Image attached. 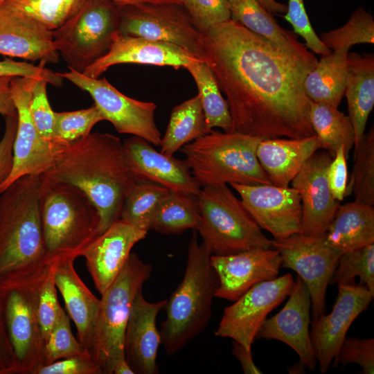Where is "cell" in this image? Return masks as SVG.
<instances>
[{
    "label": "cell",
    "mask_w": 374,
    "mask_h": 374,
    "mask_svg": "<svg viewBox=\"0 0 374 374\" xmlns=\"http://www.w3.org/2000/svg\"><path fill=\"white\" fill-rule=\"evenodd\" d=\"M202 48L233 131L262 139L315 135L303 88L313 68L231 19L203 33Z\"/></svg>",
    "instance_id": "6da1fadb"
},
{
    "label": "cell",
    "mask_w": 374,
    "mask_h": 374,
    "mask_svg": "<svg viewBox=\"0 0 374 374\" xmlns=\"http://www.w3.org/2000/svg\"><path fill=\"white\" fill-rule=\"evenodd\" d=\"M44 176L82 190L100 215V234L120 219L125 198L136 182L123 143L111 134L94 132L63 145Z\"/></svg>",
    "instance_id": "7a4b0ae2"
},
{
    "label": "cell",
    "mask_w": 374,
    "mask_h": 374,
    "mask_svg": "<svg viewBox=\"0 0 374 374\" xmlns=\"http://www.w3.org/2000/svg\"><path fill=\"white\" fill-rule=\"evenodd\" d=\"M41 175H25L0 195V283L45 265L40 211Z\"/></svg>",
    "instance_id": "3957f363"
},
{
    "label": "cell",
    "mask_w": 374,
    "mask_h": 374,
    "mask_svg": "<svg viewBox=\"0 0 374 374\" xmlns=\"http://www.w3.org/2000/svg\"><path fill=\"white\" fill-rule=\"evenodd\" d=\"M212 253L198 242L193 230L188 248L184 277L167 300L166 319L161 325V344L168 355L181 350L202 332L212 315V303L219 285L211 265Z\"/></svg>",
    "instance_id": "277c9868"
},
{
    "label": "cell",
    "mask_w": 374,
    "mask_h": 374,
    "mask_svg": "<svg viewBox=\"0 0 374 374\" xmlns=\"http://www.w3.org/2000/svg\"><path fill=\"white\" fill-rule=\"evenodd\" d=\"M262 139L212 130L179 150L202 187L235 183L272 184L256 157Z\"/></svg>",
    "instance_id": "5b68a950"
},
{
    "label": "cell",
    "mask_w": 374,
    "mask_h": 374,
    "mask_svg": "<svg viewBox=\"0 0 374 374\" xmlns=\"http://www.w3.org/2000/svg\"><path fill=\"white\" fill-rule=\"evenodd\" d=\"M40 211L46 251L50 256H81L100 234V215L78 187L41 175Z\"/></svg>",
    "instance_id": "8992f818"
},
{
    "label": "cell",
    "mask_w": 374,
    "mask_h": 374,
    "mask_svg": "<svg viewBox=\"0 0 374 374\" xmlns=\"http://www.w3.org/2000/svg\"><path fill=\"white\" fill-rule=\"evenodd\" d=\"M196 231L212 255L226 256L254 248H273L240 199L227 184L202 187L197 195Z\"/></svg>",
    "instance_id": "52a82bcc"
},
{
    "label": "cell",
    "mask_w": 374,
    "mask_h": 374,
    "mask_svg": "<svg viewBox=\"0 0 374 374\" xmlns=\"http://www.w3.org/2000/svg\"><path fill=\"white\" fill-rule=\"evenodd\" d=\"M152 266L131 253L112 283L101 294L90 357L103 374H113L125 359L124 337L133 302L152 273Z\"/></svg>",
    "instance_id": "ba28073f"
},
{
    "label": "cell",
    "mask_w": 374,
    "mask_h": 374,
    "mask_svg": "<svg viewBox=\"0 0 374 374\" xmlns=\"http://www.w3.org/2000/svg\"><path fill=\"white\" fill-rule=\"evenodd\" d=\"M53 257L37 270L0 283V305L19 374H33L42 363L44 342L37 317V294Z\"/></svg>",
    "instance_id": "9c48e42d"
},
{
    "label": "cell",
    "mask_w": 374,
    "mask_h": 374,
    "mask_svg": "<svg viewBox=\"0 0 374 374\" xmlns=\"http://www.w3.org/2000/svg\"><path fill=\"white\" fill-rule=\"evenodd\" d=\"M119 24L118 6L86 0L74 15L52 30L53 44L69 69L82 73L108 51Z\"/></svg>",
    "instance_id": "30bf717a"
},
{
    "label": "cell",
    "mask_w": 374,
    "mask_h": 374,
    "mask_svg": "<svg viewBox=\"0 0 374 374\" xmlns=\"http://www.w3.org/2000/svg\"><path fill=\"white\" fill-rule=\"evenodd\" d=\"M119 9L121 33L176 45L204 62L203 33L182 5L146 2Z\"/></svg>",
    "instance_id": "8fae6325"
},
{
    "label": "cell",
    "mask_w": 374,
    "mask_h": 374,
    "mask_svg": "<svg viewBox=\"0 0 374 374\" xmlns=\"http://www.w3.org/2000/svg\"><path fill=\"white\" fill-rule=\"evenodd\" d=\"M271 244L280 253L281 267L295 271L306 284L312 319H317L325 314L326 290L342 253L326 243L324 234L296 233L273 239Z\"/></svg>",
    "instance_id": "7c38bea8"
},
{
    "label": "cell",
    "mask_w": 374,
    "mask_h": 374,
    "mask_svg": "<svg viewBox=\"0 0 374 374\" xmlns=\"http://www.w3.org/2000/svg\"><path fill=\"white\" fill-rule=\"evenodd\" d=\"M59 74L87 91L103 120L109 121L118 133L141 137L156 146L160 145L161 133L154 118L155 103L123 94L105 78H92L72 69Z\"/></svg>",
    "instance_id": "4fadbf2b"
},
{
    "label": "cell",
    "mask_w": 374,
    "mask_h": 374,
    "mask_svg": "<svg viewBox=\"0 0 374 374\" xmlns=\"http://www.w3.org/2000/svg\"><path fill=\"white\" fill-rule=\"evenodd\" d=\"M294 285L287 273L253 285L224 309L215 335L231 338L251 350L267 315L289 296Z\"/></svg>",
    "instance_id": "5bb4252c"
},
{
    "label": "cell",
    "mask_w": 374,
    "mask_h": 374,
    "mask_svg": "<svg viewBox=\"0 0 374 374\" xmlns=\"http://www.w3.org/2000/svg\"><path fill=\"white\" fill-rule=\"evenodd\" d=\"M39 80L41 79L28 77H13L11 80L17 125L13 145L12 171L0 187V194L16 179L25 175H42L53 164L57 150L39 135L29 112L32 93Z\"/></svg>",
    "instance_id": "9a60e30c"
},
{
    "label": "cell",
    "mask_w": 374,
    "mask_h": 374,
    "mask_svg": "<svg viewBox=\"0 0 374 374\" xmlns=\"http://www.w3.org/2000/svg\"><path fill=\"white\" fill-rule=\"evenodd\" d=\"M229 185L239 194L244 207L260 227L280 239L302 233V206L298 191L273 184Z\"/></svg>",
    "instance_id": "2e32d148"
},
{
    "label": "cell",
    "mask_w": 374,
    "mask_h": 374,
    "mask_svg": "<svg viewBox=\"0 0 374 374\" xmlns=\"http://www.w3.org/2000/svg\"><path fill=\"white\" fill-rule=\"evenodd\" d=\"M373 299L364 285H338L337 297L330 313L311 321L310 338L321 373L328 371L350 326Z\"/></svg>",
    "instance_id": "e0dca14e"
},
{
    "label": "cell",
    "mask_w": 374,
    "mask_h": 374,
    "mask_svg": "<svg viewBox=\"0 0 374 374\" xmlns=\"http://www.w3.org/2000/svg\"><path fill=\"white\" fill-rule=\"evenodd\" d=\"M311 305L308 288L298 276L285 306L265 321L256 336L289 346L299 357L297 364L309 371H313L317 363L310 333Z\"/></svg>",
    "instance_id": "ac0fdd59"
},
{
    "label": "cell",
    "mask_w": 374,
    "mask_h": 374,
    "mask_svg": "<svg viewBox=\"0 0 374 374\" xmlns=\"http://www.w3.org/2000/svg\"><path fill=\"white\" fill-rule=\"evenodd\" d=\"M219 285L215 296L235 301L253 285L276 278L282 258L274 248H254L226 256L211 255Z\"/></svg>",
    "instance_id": "d6986e66"
},
{
    "label": "cell",
    "mask_w": 374,
    "mask_h": 374,
    "mask_svg": "<svg viewBox=\"0 0 374 374\" xmlns=\"http://www.w3.org/2000/svg\"><path fill=\"white\" fill-rule=\"evenodd\" d=\"M125 160L136 181L161 185L171 193L197 196L202 188L186 160L168 156L136 136L123 143Z\"/></svg>",
    "instance_id": "ffe728a7"
},
{
    "label": "cell",
    "mask_w": 374,
    "mask_h": 374,
    "mask_svg": "<svg viewBox=\"0 0 374 374\" xmlns=\"http://www.w3.org/2000/svg\"><path fill=\"white\" fill-rule=\"evenodd\" d=\"M333 157L327 151H317L291 181L300 196L302 229L308 235L324 234L339 206L329 188L326 172Z\"/></svg>",
    "instance_id": "44dd1931"
},
{
    "label": "cell",
    "mask_w": 374,
    "mask_h": 374,
    "mask_svg": "<svg viewBox=\"0 0 374 374\" xmlns=\"http://www.w3.org/2000/svg\"><path fill=\"white\" fill-rule=\"evenodd\" d=\"M147 233V231L118 219L84 248L81 256L85 258L88 271L100 294L120 274L133 247Z\"/></svg>",
    "instance_id": "7402d4cb"
},
{
    "label": "cell",
    "mask_w": 374,
    "mask_h": 374,
    "mask_svg": "<svg viewBox=\"0 0 374 374\" xmlns=\"http://www.w3.org/2000/svg\"><path fill=\"white\" fill-rule=\"evenodd\" d=\"M195 60H201L176 45L123 35L118 30L112 37L108 51L82 73L98 78L109 67L119 64L168 66L178 69Z\"/></svg>",
    "instance_id": "603a6c76"
},
{
    "label": "cell",
    "mask_w": 374,
    "mask_h": 374,
    "mask_svg": "<svg viewBox=\"0 0 374 374\" xmlns=\"http://www.w3.org/2000/svg\"><path fill=\"white\" fill-rule=\"evenodd\" d=\"M167 300L148 301L140 290L133 302L124 337V352L127 362L136 374L158 373L157 356L161 344L157 317Z\"/></svg>",
    "instance_id": "cb8c5ba5"
},
{
    "label": "cell",
    "mask_w": 374,
    "mask_h": 374,
    "mask_svg": "<svg viewBox=\"0 0 374 374\" xmlns=\"http://www.w3.org/2000/svg\"><path fill=\"white\" fill-rule=\"evenodd\" d=\"M0 54L55 64L60 54L52 31L32 17L0 6Z\"/></svg>",
    "instance_id": "d4e9b609"
},
{
    "label": "cell",
    "mask_w": 374,
    "mask_h": 374,
    "mask_svg": "<svg viewBox=\"0 0 374 374\" xmlns=\"http://www.w3.org/2000/svg\"><path fill=\"white\" fill-rule=\"evenodd\" d=\"M76 258L72 254L56 256L54 278L67 314L75 325L78 339L89 354L100 300L77 274L74 267Z\"/></svg>",
    "instance_id": "484cf974"
},
{
    "label": "cell",
    "mask_w": 374,
    "mask_h": 374,
    "mask_svg": "<svg viewBox=\"0 0 374 374\" xmlns=\"http://www.w3.org/2000/svg\"><path fill=\"white\" fill-rule=\"evenodd\" d=\"M320 149L316 135L265 139L257 146L256 157L273 185L288 187L305 163Z\"/></svg>",
    "instance_id": "4316f807"
},
{
    "label": "cell",
    "mask_w": 374,
    "mask_h": 374,
    "mask_svg": "<svg viewBox=\"0 0 374 374\" xmlns=\"http://www.w3.org/2000/svg\"><path fill=\"white\" fill-rule=\"evenodd\" d=\"M231 19L278 46L288 55L314 68L318 60L296 34L280 27L258 0H228Z\"/></svg>",
    "instance_id": "83f0119b"
},
{
    "label": "cell",
    "mask_w": 374,
    "mask_h": 374,
    "mask_svg": "<svg viewBox=\"0 0 374 374\" xmlns=\"http://www.w3.org/2000/svg\"><path fill=\"white\" fill-rule=\"evenodd\" d=\"M348 116L355 132V148L361 141L374 106V55L348 54V75L344 91Z\"/></svg>",
    "instance_id": "f1b7e54d"
},
{
    "label": "cell",
    "mask_w": 374,
    "mask_h": 374,
    "mask_svg": "<svg viewBox=\"0 0 374 374\" xmlns=\"http://www.w3.org/2000/svg\"><path fill=\"white\" fill-rule=\"evenodd\" d=\"M324 238L342 253L374 244L373 206L355 201L339 204Z\"/></svg>",
    "instance_id": "f546056e"
},
{
    "label": "cell",
    "mask_w": 374,
    "mask_h": 374,
    "mask_svg": "<svg viewBox=\"0 0 374 374\" xmlns=\"http://www.w3.org/2000/svg\"><path fill=\"white\" fill-rule=\"evenodd\" d=\"M348 48H339L322 55L307 74L303 88L312 102L339 107L348 75Z\"/></svg>",
    "instance_id": "4dcf8cb0"
},
{
    "label": "cell",
    "mask_w": 374,
    "mask_h": 374,
    "mask_svg": "<svg viewBox=\"0 0 374 374\" xmlns=\"http://www.w3.org/2000/svg\"><path fill=\"white\" fill-rule=\"evenodd\" d=\"M310 118L321 149L332 157L343 146L346 159L355 144V132L348 116L332 105L311 102Z\"/></svg>",
    "instance_id": "1f68e13d"
},
{
    "label": "cell",
    "mask_w": 374,
    "mask_h": 374,
    "mask_svg": "<svg viewBox=\"0 0 374 374\" xmlns=\"http://www.w3.org/2000/svg\"><path fill=\"white\" fill-rule=\"evenodd\" d=\"M206 133L205 116L197 94L172 109L161 140L160 152L172 156L184 145Z\"/></svg>",
    "instance_id": "d6a6232c"
},
{
    "label": "cell",
    "mask_w": 374,
    "mask_h": 374,
    "mask_svg": "<svg viewBox=\"0 0 374 374\" xmlns=\"http://www.w3.org/2000/svg\"><path fill=\"white\" fill-rule=\"evenodd\" d=\"M185 69L193 78L205 116L207 133L219 127L225 132L233 131V121L228 103L210 66L204 61L195 60Z\"/></svg>",
    "instance_id": "836d02e7"
},
{
    "label": "cell",
    "mask_w": 374,
    "mask_h": 374,
    "mask_svg": "<svg viewBox=\"0 0 374 374\" xmlns=\"http://www.w3.org/2000/svg\"><path fill=\"white\" fill-rule=\"evenodd\" d=\"M199 222L197 196L170 192L155 210L150 229L163 234H178L196 230Z\"/></svg>",
    "instance_id": "e575fe53"
},
{
    "label": "cell",
    "mask_w": 374,
    "mask_h": 374,
    "mask_svg": "<svg viewBox=\"0 0 374 374\" xmlns=\"http://www.w3.org/2000/svg\"><path fill=\"white\" fill-rule=\"evenodd\" d=\"M170 192L155 183L136 181L125 198L120 219L148 231L155 210Z\"/></svg>",
    "instance_id": "d590c367"
},
{
    "label": "cell",
    "mask_w": 374,
    "mask_h": 374,
    "mask_svg": "<svg viewBox=\"0 0 374 374\" xmlns=\"http://www.w3.org/2000/svg\"><path fill=\"white\" fill-rule=\"evenodd\" d=\"M353 195L354 201L374 205V130L364 134L355 148L354 166L347 184L345 197Z\"/></svg>",
    "instance_id": "8d00e7d4"
},
{
    "label": "cell",
    "mask_w": 374,
    "mask_h": 374,
    "mask_svg": "<svg viewBox=\"0 0 374 374\" xmlns=\"http://www.w3.org/2000/svg\"><path fill=\"white\" fill-rule=\"evenodd\" d=\"M86 0H6L1 5L24 13L50 30L63 25Z\"/></svg>",
    "instance_id": "74e56055"
},
{
    "label": "cell",
    "mask_w": 374,
    "mask_h": 374,
    "mask_svg": "<svg viewBox=\"0 0 374 374\" xmlns=\"http://www.w3.org/2000/svg\"><path fill=\"white\" fill-rule=\"evenodd\" d=\"M331 51L348 48L357 44H374V19L364 8H357L342 26L324 32L319 37Z\"/></svg>",
    "instance_id": "f35d334b"
},
{
    "label": "cell",
    "mask_w": 374,
    "mask_h": 374,
    "mask_svg": "<svg viewBox=\"0 0 374 374\" xmlns=\"http://www.w3.org/2000/svg\"><path fill=\"white\" fill-rule=\"evenodd\" d=\"M357 276L374 296V244L343 253L330 285L352 284Z\"/></svg>",
    "instance_id": "ab89813d"
},
{
    "label": "cell",
    "mask_w": 374,
    "mask_h": 374,
    "mask_svg": "<svg viewBox=\"0 0 374 374\" xmlns=\"http://www.w3.org/2000/svg\"><path fill=\"white\" fill-rule=\"evenodd\" d=\"M73 356L90 357L84 346L73 336L71 319L62 308L57 322L44 344L41 366Z\"/></svg>",
    "instance_id": "60d3db41"
},
{
    "label": "cell",
    "mask_w": 374,
    "mask_h": 374,
    "mask_svg": "<svg viewBox=\"0 0 374 374\" xmlns=\"http://www.w3.org/2000/svg\"><path fill=\"white\" fill-rule=\"evenodd\" d=\"M101 121H103V116L95 105L73 112H55V141L62 145L84 138Z\"/></svg>",
    "instance_id": "b9f144b4"
},
{
    "label": "cell",
    "mask_w": 374,
    "mask_h": 374,
    "mask_svg": "<svg viewBox=\"0 0 374 374\" xmlns=\"http://www.w3.org/2000/svg\"><path fill=\"white\" fill-rule=\"evenodd\" d=\"M56 256L50 263L39 286L37 301L38 321L43 342L46 341L57 321L61 309L54 278Z\"/></svg>",
    "instance_id": "7bdbcfd3"
},
{
    "label": "cell",
    "mask_w": 374,
    "mask_h": 374,
    "mask_svg": "<svg viewBox=\"0 0 374 374\" xmlns=\"http://www.w3.org/2000/svg\"><path fill=\"white\" fill-rule=\"evenodd\" d=\"M47 83L44 80H37L32 93L29 112L39 135L52 144L57 151L61 145L55 141L53 132L55 112L51 109L48 100Z\"/></svg>",
    "instance_id": "ee69618b"
},
{
    "label": "cell",
    "mask_w": 374,
    "mask_h": 374,
    "mask_svg": "<svg viewBox=\"0 0 374 374\" xmlns=\"http://www.w3.org/2000/svg\"><path fill=\"white\" fill-rule=\"evenodd\" d=\"M182 6L202 33L231 19L228 0H183Z\"/></svg>",
    "instance_id": "f6af8a7d"
},
{
    "label": "cell",
    "mask_w": 374,
    "mask_h": 374,
    "mask_svg": "<svg viewBox=\"0 0 374 374\" xmlns=\"http://www.w3.org/2000/svg\"><path fill=\"white\" fill-rule=\"evenodd\" d=\"M332 366L356 364L364 374L374 373V339L345 338L334 359Z\"/></svg>",
    "instance_id": "bcb514c9"
},
{
    "label": "cell",
    "mask_w": 374,
    "mask_h": 374,
    "mask_svg": "<svg viewBox=\"0 0 374 374\" xmlns=\"http://www.w3.org/2000/svg\"><path fill=\"white\" fill-rule=\"evenodd\" d=\"M285 19L291 24L294 33L305 42V46L314 53L328 55L331 51L321 42L314 32L307 15L303 0H288Z\"/></svg>",
    "instance_id": "7dc6e473"
},
{
    "label": "cell",
    "mask_w": 374,
    "mask_h": 374,
    "mask_svg": "<svg viewBox=\"0 0 374 374\" xmlns=\"http://www.w3.org/2000/svg\"><path fill=\"white\" fill-rule=\"evenodd\" d=\"M3 76L41 79L55 87L62 84V78L59 73L53 72L43 65L35 66L26 62H16L9 58L0 61V77Z\"/></svg>",
    "instance_id": "c3c4849f"
},
{
    "label": "cell",
    "mask_w": 374,
    "mask_h": 374,
    "mask_svg": "<svg viewBox=\"0 0 374 374\" xmlns=\"http://www.w3.org/2000/svg\"><path fill=\"white\" fill-rule=\"evenodd\" d=\"M33 374H103V372L90 357L73 356L41 366Z\"/></svg>",
    "instance_id": "681fc988"
},
{
    "label": "cell",
    "mask_w": 374,
    "mask_h": 374,
    "mask_svg": "<svg viewBox=\"0 0 374 374\" xmlns=\"http://www.w3.org/2000/svg\"><path fill=\"white\" fill-rule=\"evenodd\" d=\"M347 159L344 148L341 146L336 152L326 172V178L330 192L335 199L341 202L346 197L348 184Z\"/></svg>",
    "instance_id": "f907efd6"
},
{
    "label": "cell",
    "mask_w": 374,
    "mask_h": 374,
    "mask_svg": "<svg viewBox=\"0 0 374 374\" xmlns=\"http://www.w3.org/2000/svg\"><path fill=\"white\" fill-rule=\"evenodd\" d=\"M4 118L5 131L0 141V187L7 180L12 168L13 145L17 125V115Z\"/></svg>",
    "instance_id": "816d5d0a"
},
{
    "label": "cell",
    "mask_w": 374,
    "mask_h": 374,
    "mask_svg": "<svg viewBox=\"0 0 374 374\" xmlns=\"http://www.w3.org/2000/svg\"><path fill=\"white\" fill-rule=\"evenodd\" d=\"M0 374H19L17 359L8 335L1 305Z\"/></svg>",
    "instance_id": "f5cc1de1"
},
{
    "label": "cell",
    "mask_w": 374,
    "mask_h": 374,
    "mask_svg": "<svg viewBox=\"0 0 374 374\" xmlns=\"http://www.w3.org/2000/svg\"><path fill=\"white\" fill-rule=\"evenodd\" d=\"M13 77H0V114L4 118L17 115L12 99L10 82Z\"/></svg>",
    "instance_id": "db71d44e"
},
{
    "label": "cell",
    "mask_w": 374,
    "mask_h": 374,
    "mask_svg": "<svg viewBox=\"0 0 374 374\" xmlns=\"http://www.w3.org/2000/svg\"><path fill=\"white\" fill-rule=\"evenodd\" d=\"M232 353L240 362L243 373L245 374H261L262 372L254 364L251 349H247L241 344L233 341Z\"/></svg>",
    "instance_id": "11a10c76"
},
{
    "label": "cell",
    "mask_w": 374,
    "mask_h": 374,
    "mask_svg": "<svg viewBox=\"0 0 374 374\" xmlns=\"http://www.w3.org/2000/svg\"><path fill=\"white\" fill-rule=\"evenodd\" d=\"M260 5L271 14H285L287 6L275 0H258Z\"/></svg>",
    "instance_id": "9f6ffc18"
},
{
    "label": "cell",
    "mask_w": 374,
    "mask_h": 374,
    "mask_svg": "<svg viewBox=\"0 0 374 374\" xmlns=\"http://www.w3.org/2000/svg\"><path fill=\"white\" fill-rule=\"evenodd\" d=\"M113 374H134L126 359L118 362L114 370Z\"/></svg>",
    "instance_id": "6f0895ef"
},
{
    "label": "cell",
    "mask_w": 374,
    "mask_h": 374,
    "mask_svg": "<svg viewBox=\"0 0 374 374\" xmlns=\"http://www.w3.org/2000/svg\"><path fill=\"white\" fill-rule=\"evenodd\" d=\"M111 1L117 6H123L126 5H132L140 3H146V2H154L156 3L154 0H106Z\"/></svg>",
    "instance_id": "680465c9"
},
{
    "label": "cell",
    "mask_w": 374,
    "mask_h": 374,
    "mask_svg": "<svg viewBox=\"0 0 374 374\" xmlns=\"http://www.w3.org/2000/svg\"><path fill=\"white\" fill-rule=\"evenodd\" d=\"M156 3H170L182 5L183 0H154Z\"/></svg>",
    "instance_id": "91938a15"
},
{
    "label": "cell",
    "mask_w": 374,
    "mask_h": 374,
    "mask_svg": "<svg viewBox=\"0 0 374 374\" xmlns=\"http://www.w3.org/2000/svg\"><path fill=\"white\" fill-rule=\"evenodd\" d=\"M6 0H0V6Z\"/></svg>",
    "instance_id": "94428289"
}]
</instances>
